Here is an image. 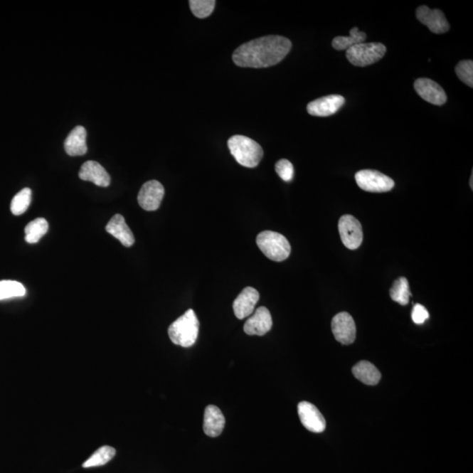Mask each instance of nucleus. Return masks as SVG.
Wrapping results in <instances>:
<instances>
[{"mask_svg":"<svg viewBox=\"0 0 473 473\" xmlns=\"http://www.w3.org/2000/svg\"><path fill=\"white\" fill-rule=\"evenodd\" d=\"M292 48L287 38L270 36L258 38L241 45L233 55L237 66L241 68H267L276 65L286 58Z\"/></svg>","mask_w":473,"mask_h":473,"instance_id":"f257e3e1","label":"nucleus"},{"mask_svg":"<svg viewBox=\"0 0 473 473\" xmlns=\"http://www.w3.org/2000/svg\"><path fill=\"white\" fill-rule=\"evenodd\" d=\"M198 333L199 321L193 309L187 310L169 328V336L172 343L184 348L194 346Z\"/></svg>","mask_w":473,"mask_h":473,"instance_id":"f03ea898","label":"nucleus"},{"mask_svg":"<svg viewBox=\"0 0 473 473\" xmlns=\"http://www.w3.org/2000/svg\"><path fill=\"white\" fill-rule=\"evenodd\" d=\"M228 149L238 164L250 169L258 166L264 154L260 144L243 135L230 137Z\"/></svg>","mask_w":473,"mask_h":473,"instance_id":"7ed1b4c3","label":"nucleus"},{"mask_svg":"<svg viewBox=\"0 0 473 473\" xmlns=\"http://www.w3.org/2000/svg\"><path fill=\"white\" fill-rule=\"evenodd\" d=\"M256 243L264 255L271 260L281 262L290 255L291 247L289 240L278 233L265 230L257 236Z\"/></svg>","mask_w":473,"mask_h":473,"instance_id":"20e7f679","label":"nucleus"},{"mask_svg":"<svg viewBox=\"0 0 473 473\" xmlns=\"http://www.w3.org/2000/svg\"><path fill=\"white\" fill-rule=\"evenodd\" d=\"M387 52L384 44L359 43L347 49L346 58L354 66L366 67L378 62Z\"/></svg>","mask_w":473,"mask_h":473,"instance_id":"39448f33","label":"nucleus"},{"mask_svg":"<svg viewBox=\"0 0 473 473\" xmlns=\"http://www.w3.org/2000/svg\"><path fill=\"white\" fill-rule=\"evenodd\" d=\"M355 180L358 186L367 192H388L395 187V181L392 178L376 170H361L356 173Z\"/></svg>","mask_w":473,"mask_h":473,"instance_id":"423d86ee","label":"nucleus"},{"mask_svg":"<svg viewBox=\"0 0 473 473\" xmlns=\"http://www.w3.org/2000/svg\"><path fill=\"white\" fill-rule=\"evenodd\" d=\"M339 230L340 238L346 248L356 250L363 242V229L361 222L351 215H344L339 219Z\"/></svg>","mask_w":473,"mask_h":473,"instance_id":"0eeeda50","label":"nucleus"},{"mask_svg":"<svg viewBox=\"0 0 473 473\" xmlns=\"http://www.w3.org/2000/svg\"><path fill=\"white\" fill-rule=\"evenodd\" d=\"M331 329L336 341L348 346L356 339V324L353 317L347 312H340L333 317Z\"/></svg>","mask_w":473,"mask_h":473,"instance_id":"6e6552de","label":"nucleus"},{"mask_svg":"<svg viewBox=\"0 0 473 473\" xmlns=\"http://www.w3.org/2000/svg\"><path fill=\"white\" fill-rule=\"evenodd\" d=\"M164 194V187L160 181L155 180L147 181L139 192V206L147 211H156L161 206Z\"/></svg>","mask_w":473,"mask_h":473,"instance_id":"1a4fd4ad","label":"nucleus"},{"mask_svg":"<svg viewBox=\"0 0 473 473\" xmlns=\"http://www.w3.org/2000/svg\"><path fill=\"white\" fill-rule=\"evenodd\" d=\"M416 18L425 25L431 32L441 35L449 31L450 25L445 15L438 9H430L426 6H419L416 10Z\"/></svg>","mask_w":473,"mask_h":473,"instance_id":"9d476101","label":"nucleus"},{"mask_svg":"<svg viewBox=\"0 0 473 473\" xmlns=\"http://www.w3.org/2000/svg\"><path fill=\"white\" fill-rule=\"evenodd\" d=\"M298 415L306 429L314 433H321L326 427V421L315 405L308 402L298 404Z\"/></svg>","mask_w":473,"mask_h":473,"instance_id":"9b49d317","label":"nucleus"},{"mask_svg":"<svg viewBox=\"0 0 473 473\" xmlns=\"http://www.w3.org/2000/svg\"><path fill=\"white\" fill-rule=\"evenodd\" d=\"M414 88L420 97L435 105H442L447 101V95L437 83L429 78H418Z\"/></svg>","mask_w":473,"mask_h":473,"instance_id":"f8f14e48","label":"nucleus"},{"mask_svg":"<svg viewBox=\"0 0 473 473\" xmlns=\"http://www.w3.org/2000/svg\"><path fill=\"white\" fill-rule=\"evenodd\" d=\"M346 103L341 95H329L310 102L307 111L310 115L316 117H329L338 112Z\"/></svg>","mask_w":473,"mask_h":473,"instance_id":"ddd939ff","label":"nucleus"},{"mask_svg":"<svg viewBox=\"0 0 473 473\" xmlns=\"http://www.w3.org/2000/svg\"><path fill=\"white\" fill-rule=\"evenodd\" d=\"M272 326V319L270 310L266 307H260L245 321L244 331L250 336H264L270 331Z\"/></svg>","mask_w":473,"mask_h":473,"instance_id":"4468645a","label":"nucleus"},{"mask_svg":"<svg viewBox=\"0 0 473 473\" xmlns=\"http://www.w3.org/2000/svg\"><path fill=\"white\" fill-rule=\"evenodd\" d=\"M260 300L258 291L252 287H245L233 302L234 314L237 319H244L252 315Z\"/></svg>","mask_w":473,"mask_h":473,"instance_id":"2eb2a0df","label":"nucleus"},{"mask_svg":"<svg viewBox=\"0 0 473 473\" xmlns=\"http://www.w3.org/2000/svg\"><path fill=\"white\" fill-rule=\"evenodd\" d=\"M79 177L83 181H92L97 186L108 187L111 184V177L104 166L97 161H88L83 164Z\"/></svg>","mask_w":473,"mask_h":473,"instance_id":"dca6fc26","label":"nucleus"},{"mask_svg":"<svg viewBox=\"0 0 473 473\" xmlns=\"http://www.w3.org/2000/svg\"><path fill=\"white\" fill-rule=\"evenodd\" d=\"M225 425L224 415L218 407L209 405L204 411L203 431L208 437L220 436Z\"/></svg>","mask_w":473,"mask_h":473,"instance_id":"f3484780","label":"nucleus"},{"mask_svg":"<svg viewBox=\"0 0 473 473\" xmlns=\"http://www.w3.org/2000/svg\"><path fill=\"white\" fill-rule=\"evenodd\" d=\"M105 230L126 248H131L134 244V236L122 215L116 214L109 221Z\"/></svg>","mask_w":473,"mask_h":473,"instance_id":"a211bd4d","label":"nucleus"},{"mask_svg":"<svg viewBox=\"0 0 473 473\" xmlns=\"http://www.w3.org/2000/svg\"><path fill=\"white\" fill-rule=\"evenodd\" d=\"M87 132L81 126L75 127L64 142V149L70 156H82L87 153Z\"/></svg>","mask_w":473,"mask_h":473,"instance_id":"6ab92c4d","label":"nucleus"},{"mask_svg":"<svg viewBox=\"0 0 473 473\" xmlns=\"http://www.w3.org/2000/svg\"><path fill=\"white\" fill-rule=\"evenodd\" d=\"M353 373L362 383L376 386L380 382L381 374L377 367L368 361H361L353 367Z\"/></svg>","mask_w":473,"mask_h":473,"instance_id":"aec40b11","label":"nucleus"},{"mask_svg":"<svg viewBox=\"0 0 473 473\" xmlns=\"http://www.w3.org/2000/svg\"><path fill=\"white\" fill-rule=\"evenodd\" d=\"M366 39V33L359 31V29L355 26L350 30L349 36L335 37L332 41V47L336 51H347L354 45L365 43Z\"/></svg>","mask_w":473,"mask_h":473,"instance_id":"412c9836","label":"nucleus"},{"mask_svg":"<svg viewBox=\"0 0 473 473\" xmlns=\"http://www.w3.org/2000/svg\"><path fill=\"white\" fill-rule=\"evenodd\" d=\"M48 223L46 219L37 218L29 223L25 228V240L29 244H36L48 233Z\"/></svg>","mask_w":473,"mask_h":473,"instance_id":"4be33fe9","label":"nucleus"},{"mask_svg":"<svg viewBox=\"0 0 473 473\" xmlns=\"http://www.w3.org/2000/svg\"><path fill=\"white\" fill-rule=\"evenodd\" d=\"M116 455V450L111 446H102L83 464V468L98 467L107 464Z\"/></svg>","mask_w":473,"mask_h":473,"instance_id":"5701e85b","label":"nucleus"},{"mask_svg":"<svg viewBox=\"0 0 473 473\" xmlns=\"http://www.w3.org/2000/svg\"><path fill=\"white\" fill-rule=\"evenodd\" d=\"M390 297L393 301L398 302L403 306L407 305L410 302L412 294L407 278L400 277L393 282L390 289Z\"/></svg>","mask_w":473,"mask_h":473,"instance_id":"b1692460","label":"nucleus"},{"mask_svg":"<svg viewBox=\"0 0 473 473\" xmlns=\"http://www.w3.org/2000/svg\"><path fill=\"white\" fill-rule=\"evenodd\" d=\"M32 200V191L29 188H25L17 193L11 203V211L15 216H20L28 211Z\"/></svg>","mask_w":473,"mask_h":473,"instance_id":"393cba45","label":"nucleus"},{"mask_svg":"<svg viewBox=\"0 0 473 473\" xmlns=\"http://www.w3.org/2000/svg\"><path fill=\"white\" fill-rule=\"evenodd\" d=\"M25 294V287L21 282L15 281L0 282V301L14 297H22Z\"/></svg>","mask_w":473,"mask_h":473,"instance_id":"a878e982","label":"nucleus"},{"mask_svg":"<svg viewBox=\"0 0 473 473\" xmlns=\"http://www.w3.org/2000/svg\"><path fill=\"white\" fill-rule=\"evenodd\" d=\"M188 3L192 14L199 18L209 17L216 6L214 0H191Z\"/></svg>","mask_w":473,"mask_h":473,"instance_id":"bb28decb","label":"nucleus"},{"mask_svg":"<svg viewBox=\"0 0 473 473\" xmlns=\"http://www.w3.org/2000/svg\"><path fill=\"white\" fill-rule=\"evenodd\" d=\"M456 74L465 85L473 86V62L472 60H461L456 66Z\"/></svg>","mask_w":473,"mask_h":473,"instance_id":"cd10ccee","label":"nucleus"},{"mask_svg":"<svg viewBox=\"0 0 473 473\" xmlns=\"http://www.w3.org/2000/svg\"><path fill=\"white\" fill-rule=\"evenodd\" d=\"M275 171L284 181L293 180L294 175V166L289 160H286V159H282V160L276 162Z\"/></svg>","mask_w":473,"mask_h":473,"instance_id":"c85d7f7f","label":"nucleus"},{"mask_svg":"<svg viewBox=\"0 0 473 473\" xmlns=\"http://www.w3.org/2000/svg\"><path fill=\"white\" fill-rule=\"evenodd\" d=\"M430 314L425 306L422 304H415L412 310V320L416 324H422L427 319H429Z\"/></svg>","mask_w":473,"mask_h":473,"instance_id":"c756f323","label":"nucleus"},{"mask_svg":"<svg viewBox=\"0 0 473 473\" xmlns=\"http://www.w3.org/2000/svg\"><path fill=\"white\" fill-rule=\"evenodd\" d=\"M472 181H473V174H472L471 181H470V185H471V188H472V189L473 188V184H472Z\"/></svg>","mask_w":473,"mask_h":473,"instance_id":"7c9ffc66","label":"nucleus"}]
</instances>
